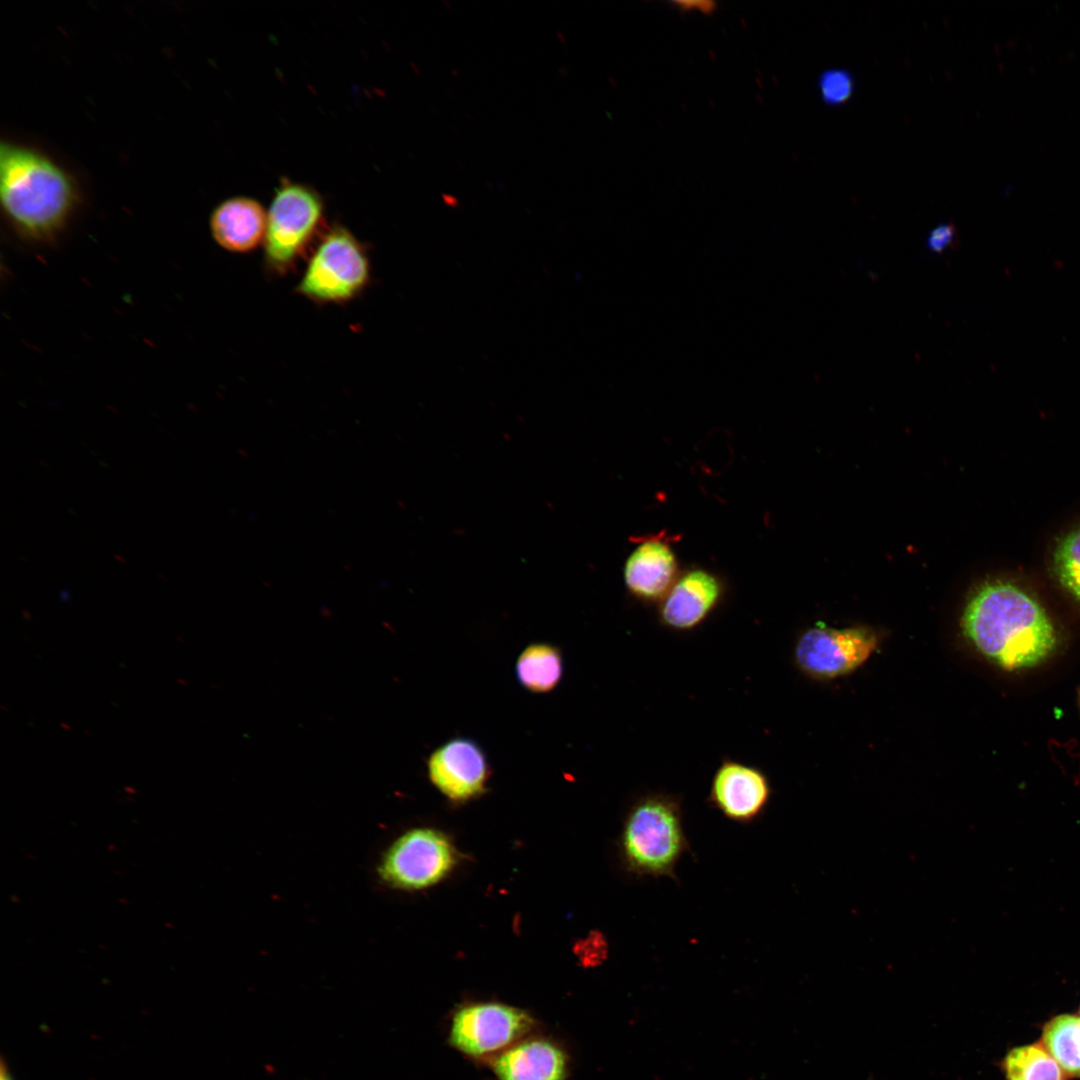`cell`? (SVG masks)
I'll return each mask as SVG.
<instances>
[{
  "mask_svg": "<svg viewBox=\"0 0 1080 1080\" xmlns=\"http://www.w3.org/2000/svg\"><path fill=\"white\" fill-rule=\"evenodd\" d=\"M961 626L977 651L1009 671L1042 663L1058 643L1056 629L1039 602L1003 580L984 582L972 592Z\"/></svg>",
  "mask_w": 1080,
  "mask_h": 1080,
  "instance_id": "1",
  "label": "cell"
},
{
  "mask_svg": "<svg viewBox=\"0 0 1080 1080\" xmlns=\"http://www.w3.org/2000/svg\"><path fill=\"white\" fill-rule=\"evenodd\" d=\"M0 197L15 232L36 243L54 241L79 201L67 170L45 153L9 141L0 145Z\"/></svg>",
  "mask_w": 1080,
  "mask_h": 1080,
  "instance_id": "2",
  "label": "cell"
},
{
  "mask_svg": "<svg viewBox=\"0 0 1080 1080\" xmlns=\"http://www.w3.org/2000/svg\"><path fill=\"white\" fill-rule=\"evenodd\" d=\"M619 844L624 867L632 875L675 878V868L689 850L681 799L662 792L639 796L626 813Z\"/></svg>",
  "mask_w": 1080,
  "mask_h": 1080,
  "instance_id": "3",
  "label": "cell"
},
{
  "mask_svg": "<svg viewBox=\"0 0 1080 1080\" xmlns=\"http://www.w3.org/2000/svg\"><path fill=\"white\" fill-rule=\"evenodd\" d=\"M369 274V260L360 242L336 226L316 248L297 291L316 302H343L360 293Z\"/></svg>",
  "mask_w": 1080,
  "mask_h": 1080,
  "instance_id": "4",
  "label": "cell"
},
{
  "mask_svg": "<svg viewBox=\"0 0 1080 1080\" xmlns=\"http://www.w3.org/2000/svg\"><path fill=\"white\" fill-rule=\"evenodd\" d=\"M323 216L320 196L310 187L286 181L267 212L265 260L278 273L288 271L317 231Z\"/></svg>",
  "mask_w": 1080,
  "mask_h": 1080,
  "instance_id": "5",
  "label": "cell"
},
{
  "mask_svg": "<svg viewBox=\"0 0 1080 1080\" xmlns=\"http://www.w3.org/2000/svg\"><path fill=\"white\" fill-rule=\"evenodd\" d=\"M453 864L454 851L447 838L433 829L417 828L385 850L377 873L392 888L417 890L438 882Z\"/></svg>",
  "mask_w": 1080,
  "mask_h": 1080,
  "instance_id": "6",
  "label": "cell"
},
{
  "mask_svg": "<svg viewBox=\"0 0 1080 1080\" xmlns=\"http://www.w3.org/2000/svg\"><path fill=\"white\" fill-rule=\"evenodd\" d=\"M877 636L866 627L824 626L806 630L797 640L794 658L799 668L816 677H836L864 663L876 649Z\"/></svg>",
  "mask_w": 1080,
  "mask_h": 1080,
  "instance_id": "7",
  "label": "cell"
},
{
  "mask_svg": "<svg viewBox=\"0 0 1080 1080\" xmlns=\"http://www.w3.org/2000/svg\"><path fill=\"white\" fill-rule=\"evenodd\" d=\"M523 1010L499 1003L473 1004L458 1010L450 1042L469 1055H482L507 1046L533 1026Z\"/></svg>",
  "mask_w": 1080,
  "mask_h": 1080,
  "instance_id": "8",
  "label": "cell"
},
{
  "mask_svg": "<svg viewBox=\"0 0 1080 1080\" xmlns=\"http://www.w3.org/2000/svg\"><path fill=\"white\" fill-rule=\"evenodd\" d=\"M771 793L769 779L760 768L727 758L713 775L707 800L728 820L750 824L763 814Z\"/></svg>",
  "mask_w": 1080,
  "mask_h": 1080,
  "instance_id": "9",
  "label": "cell"
},
{
  "mask_svg": "<svg viewBox=\"0 0 1080 1080\" xmlns=\"http://www.w3.org/2000/svg\"><path fill=\"white\" fill-rule=\"evenodd\" d=\"M432 784L453 801L469 800L482 793L490 767L481 746L466 737H456L435 749L427 761Z\"/></svg>",
  "mask_w": 1080,
  "mask_h": 1080,
  "instance_id": "10",
  "label": "cell"
},
{
  "mask_svg": "<svg viewBox=\"0 0 1080 1080\" xmlns=\"http://www.w3.org/2000/svg\"><path fill=\"white\" fill-rule=\"evenodd\" d=\"M724 592L717 575L705 569H690L678 576L659 602L658 620L669 630L691 631L718 607Z\"/></svg>",
  "mask_w": 1080,
  "mask_h": 1080,
  "instance_id": "11",
  "label": "cell"
},
{
  "mask_svg": "<svg viewBox=\"0 0 1080 1080\" xmlns=\"http://www.w3.org/2000/svg\"><path fill=\"white\" fill-rule=\"evenodd\" d=\"M678 576L676 555L663 537H650L638 544L624 565L627 590L646 603L660 602Z\"/></svg>",
  "mask_w": 1080,
  "mask_h": 1080,
  "instance_id": "12",
  "label": "cell"
},
{
  "mask_svg": "<svg viewBox=\"0 0 1080 1080\" xmlns=\"http://www.w3.org/2000/svg\"><path fill=\"white\" fill-rule=\"evenodd\" d=\"M266 220L267 212L258 201L238 196L218 204L209 225L219 246L231 252H247L264 240Z\"/></svg>",
  "mask_w": 1080,
  "mask_h": 1080,
  "instance_id": "13",
  "label": "cell"
},
{
  "mask_svg": "<svg viewBox=\"0 0 1080 1080\" xmlns=\"http://www.w3.org/2000/svg\"><path fill=\"white\" fill-rule=\"evenodd\" d=\"M494 1068L500 1080H563L566 1058L553 1043L534 1039L503 1052Z\"/></svg>",
  "mask_w": 1080,
  "mask_h": 1080,
  "instance_id": "14",
  "label": "cell"
},
{
  "mask_svg": "<svg viewBox=\"0 0 1080 1080\" xmlns=\"http://www.w3.org/2000/svg\"><path fill=\"white\" fill-rule=\"evenodd\" d=\"M561 650L547 642L528 645L518 656L515 674L520 685L532 693L554 690L563 676Z\"/></svg>",
  "mask_w": 1080,
  "mask_h": 1080,
  "instance_id": "15",
  "label": "cell"
},
{
  "mask_svg": "<svg viewBox=\"0 0 1080 1080\" xmlns=\"http://www.w3.org/2000/svg\"><path fill=\"white\" fill-rule=\"evenodd\" d=\"M1043 1046L1062 1070L1080 1077V1017L1060 1015L1043 1029Z\"/></svg>",
  "mask_w": 1080,
  "mask_h": 1080,
  "instance_id": "16",
  "label": "cell"
},
{
  "mask_svg": "<svg viewBox=\"0 0 1080 1080\" xmlns=\"http://www.w3.org/2000/svg\"><path fill=\"white\" fill-rule=\"evenodd\" d=\"M1003 1067L1007 1080H1064L1062 1068L1042 1044L1012 1049Z\"/></svg>",
  "mask_w": 1080,
  "mask_h": 1080,
  "instance_id": "17",
  "label": "cell"
},
{
  "mask_svg": "<svg viewBox=\"0 0 1080 1080\" xmlns=\"http://www.w3.org/2000/svg\"><path fill=\"white\" fill-rule=\"evenodd\" d=\"M1053 563L1058 581L1080 603V527L1060 540Z\"/></svg>",
  "mask_w": 1080,
  "mask_h": 1080,
  "instance_id": "18",
  "label": "cell"
},
{
  "mask_svg": "<svg viewBox=\"0 0 1080 1080\" xmlns=\"http://www.w3.org/2000/svg\"><path fill=\"white\" fill-rule=\"evenodd\" d=\"M819 89L826 103L840 104L851 96L853 79L847 71L840 69L828 70L822 73L819 78Z\"/></svg>",
  "mask_w": 1080,
  "mask_h": 1080,
  "instance_id": "19",
  "label": "cell"
},
{
  "mask_svg": "<svg viewBox=\"0 0 1080 1080\" xmlns=\"http://www.w3.org/2000/svg\"><path fill=\"white\" fill-rule=\"evenodd\" d=\"M954 237L953 225L940 224L929 233L927 247L934 252H942L951 245Z\"/></svg>",
  "mask_w": 1080,
  "mask_h": 1080,
  "instance_id": "20",
  "label": "cell"
},
{
  "mask_svg": "<svg viewBox=\"0 0 1080 1080\" xmlns=\"http://www.w3.org/2000/svg\"><path fill=\"white\" fill-rule=\"evenodd\" d=\"M671 5L682 11L700 10L706 14L713 12L716 8V3L710 1H674Z\"/></svg>",
  "mask_w": 1080,
  "mask_h": 1080,
  "instance_id": "21",
  "label": "cell"
},
{
  "mask_svg": "<svg viewBox=\"0 0 1080 1080\" xmlns=\"http://www.w3.org/2000/svg\"><path fill=\"white\" fill-rule=\"evenodd\" d=\"M0 1080H13L4 1058L0 1062Z\"/></svg>",
  "mask_w": 1080,
  "mask_h": 1080,
  "instance_id": "22",
  "label": "cell"
}]
</instances>
